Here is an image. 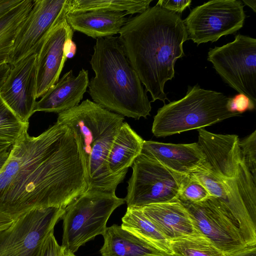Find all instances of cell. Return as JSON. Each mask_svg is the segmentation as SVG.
<instances>
[{
  "label": "cell",
  "instance_id": "6da1fadb",
  "mask_svg": "<svg viewBox=\"0 0 256 256\" xmlns=\"http://www.w3.org/2000/svg\"><path fill=\"white\" fill-rule=\"evenodd\" d=\"M88 189L80 148L56 122L36 136L24 132L0 171V213L14 220L35 209L64 208Z\"/></svg>",
  "mask_w": 256,
  "mask_h": 256
},
{
  "label": "cell",
  "instance_id": "7a4b0ae2",
  "mask_svg": "<svg viewBox=\"0 0 256 256\" xmlns=\"http://www.w3.org/2000/svg\"><path fill=\"white\" fill-rule=\"evenodd\" d=\"M118 36L126 56L154 102L170 101L166 82L174 76V65L185 56L188 40L180 14L154 6L128 18Z\"/></svg>",
  "mask_w": 256,
  "mask_h": 256
},
{
  "label": "cell",
  "instance_id": "3957f363",
  "mask_svg": "<svg viewBox=\"0 0 256 256\" xmlns=\"http://www.w3.org/2000/svg\"><path fill=\"white\" fill-rule=\"evenodd\" d=\"M90 62L94 76L89 82L88 93L94 102L135 120L150 115L151 102L118 36L96 39Z\"/></svg>",
  "mask_w": 256,
  "mask_h": 256
},
{
  "label": "cell",
  "instance_id": "277c9868",
  "mask_svg": "<svg viewBox=\"0 0 256 256\" xmlns=\"http://www.w3.org/2000/svg\"><path fill=\"white\" fill-rule=\"evenodd\" d=\"M124 116L86 99L58 114L56 122L72 132L78 142L88 189L115 193L125 176L112 174L107 158Z\"/></svg>",
  "mask_w": 256,
  "mask_h": 256
},
{
  "label": "cell",
  "instance_id": "5b68a950",
  "mask_svg": "<svg viewBox=\"0 0 256 256\" xmlns=\"http://www.w3.org/2000/svg\"><path fill=\"white\" fill-rule=\"evenodd\" d=\"M230 98L222 92L201 88L198 84L189 86L184 98L158 110L152 132L156 137H166L240 116L229 110Z\"/></svg>",
  "mask_w": 256,
  "mask_h": 256
},
{
  "label": "cell",
  "instance_id": "8992f818",
  "mask_svg": "<svg viewBox=\"0 0 256 256\" xmlns=\"http://www.w3.org/2000/svg\"><path fill=\"white\" fill-rule=\"evenodd\" d=\"M198 131L197 143L206 157L198 170L212 175L224 192L234 198L248 201L255 198L256 178L242 158L238 136L214 134L204 128Z\"/></svg>",
  "mask_w": 256,
  "mask_h": 256
},
{
  "label": "cell",
  "instance_id": "52a82bcc",
  "mask_svg": "<svg viewBox=\"0 0 256 256\" xmlns=\"http://www.w3.org/2000/svg\"><path fill=\"white\" fill-rule=\"evenodd\" d=\"M125 202L115 193L88 189L65 208L62 246L74 254L96 236L103 235L112 212Z\"/></svg>",
  "mask_w": 256,
  "mask_h": 256
},
{
  "label": "cell",
  "instance_id": "ba28073f",
  "mask_svg": "<svg viewBox=\"0 0 256 256\" xmlns=\"http://www.w3.org/2000/svg\"><path fill=\"white\" fill-rule=\"evenodd\" d=\"M124 198L128 208L167 202L178 200L186 175L178 173L141 153L134 160ZM187 175V174H186Z\"/></svg>",
  "mask_w": 256,
  "mask_h": 256
},
{
  "label": "cell",
  "instance_id": "9c48e42d",
  "mask_svg": "<svg viewBox=\"0 0 256 256\" xmlns=\"http://www.w3.org/2000/svg\"><path fill=\"white\" fill-rule=\"evenodd\" d=\"M208 60L224 82L256 104V39L238 34L234 41L210 48Z\"/></svg>",
  "mask_w": 256,
  "mask_h": 256
},
{
  "label": "cell",
  "instance_id": "30bf717a",
  "mask_svg": "<svg viewBox=\"0 0 256 256\" xmlns=\"http://www.w3.org/2000/svg\"><path fill=\"white\" fill-rule=\"evenodd\" d=\"M64 212L62 208L50 207L20 216L0 232V256H40L45 240Z\"/></svg>",
  "mask_w": 256,
  "mask_h": 256
},
{
  "label": "cell",
  "instance_id": "8fae6325",
  "mask_svg": "<svg viewBox=\"0 0 256 256\" xmlns=\"http://www.w3.org/2000/svg\"><path fill=\"white\" fill-rule=\"evenodd\" d=\"M244 8L238 0H210L195 7L183 20L188 40L198 46L234 34L244 26L246 16Z\"/></svg>",
  "mask_w": 256,
  "mask_h": 256
},
{
  "label": "cell",
  "instance_id": "7c38bea8",
  "mask_svg": "<svg viewBox=\"0 0 256 256\" xmlns=\"http://www.w3.org/2000/svg\"><path fill=\"white\" fill-rule=\"evenodd\" d=\"M182 204L197 230L208 237L226 256H233L249 246L236 219L216 198L211 196L202 202Z\"/></svg>",
  "mask_w": 256,
  "mask_h": 256
},
{
  "label": "cell",
  "instance_id": "4fadbf2b",
  "mask_svg": "<svg viewBox=\"0 0 256 256\" xmlns=\"http://www.w3.org/2000/svg\"><path fill=\"white\" fill-rule=\"evenodd\" d=\"M67 2L36 54V98L58 82L66 60L65 46L74 32L66 20Z\"/></svg>",
  "mask_w": 256,
  "mask_h": 256
},
{
  "label": "cell",
  "instance_id": "5bb4252c",
  "mask_svg": "<svg viewBox=\"0 0 256 256\" xmlns=\"http://www.w3.org/2000/svg\"><path fill=\"white\" fill-rule=\"evenodd\" d=\"M66 2L34 0L30 10L16 36L8 62L11 66L24 58L36 54Z\"/></svg>",
  "mask_w": 256,
  "mask_h": 256
},
{
  "label": "cell",
  "instance_id": "9a60e30c",
  "mask_svg": "<svg viewBox=\"0 0 256 256\" xmlns=\"http://www.w3.org/2000/svg\"><path fill=\"white\" fill-rule=\"evenodd\" d=\"M0 96L22 122L29 123L37 99L36 54L11 66L0 90Z\"/></svg>",
  "mask_w": 256,
  "mask_h": 256
},
{
  "label": "cell",
  "instance_id": "2e32d148",
  "mask_svg": "<svg viewBox=\"0 0 256 256\" xmlns=\"http://www.w3.org/2000/svg\"><path fill=\"white\" fill-rule=\"evenodd\" d=\"M142 153L184 175L196 172L206 158L197 142L174 144L144 140Z\"/></svg>",
  "mask_w": 256,
  "mask_h": 256
},
{
  "label": "cell",
  "instance_id": "e0dca14e",
  "mask_svg": "<svg viewBox=\"0 0 256 256\" xmlns=\"http://www.w3.org/2000/svg\"><path fill=\"white\" fill-rule=\"evenodd\" d=\"M89 82L87 70L82 68L76 76L70 70L36 101L34 112L58 114L78 106L86 92Z\"/></svg>",
  "mask_w": 256,
  "mask_h": 256
},
{
  "label": "cell",
  "instance_id": "ac0fdd59",
  "mask_svg": "<svg viewBox=\"0 0 256 256\" xmlns=\"http://www.w3.org/2000/svg\"><path fill=\"white\" fill-rule=\"evenodd\" d=\"M136 208L140 209L169 241L199 232L188 212L179 200Z\"/></svg>",
  "mask_w": 256,
  "mask_h": 256
},
{
  "label": "cell",
  "instance_id": "d6986e66",
  "mask_svg": "<svg viewBox=\"0 0 256 256\" xmlns=\"http://www.w3.org/2000/svg\"><path fill=\"white\" fill-rule=\"evenodd\" d=\"M126 16L121 12L94 10L67 14L66 18L74 32L97 39L119 34L128 20Z\"/></svg>",
  "mask_w": 256,
  "mask_h": 256
},
{
  "label": "cell",
  "instance_id": "ffe728a7",
  "mask_svg": "<svg viewBox=\"0 0 256 256\" xmlns=\"http://www.w3.org/2000/svg\"><path fill=\"white\" fill-rule=\"evenodd\" d=\"M144 140L124 122L110 148L107 158L110 172L114 176H126L129 167L142 153Z\"/></svg>",
  "mask_w": 256,
  "mask_h": 256
},
{
  "label": "cell",
  "instance_id": "44dd1931",
  "mask_svg": "<svg viewBox=\"0 0 256 256\" xmlns=\"http://www.w3.org/2000/svg\"><path fill=\"white\" fill-rule=\"evenodd\" d=\"M102 256H154L166 254L144 242L121 226L114 224L103 234Z\"/></svg>",
  "mask_w": 256,
  "mask_h": 256
},
{
  "label": "cell",
  "instance_id": "7402d4cb",
  "mask_svg": "<svg viewBox=\"0 0 256 256\" xmlns=\"http://www.w3.org/2000/svg\"><path fill=\"white\" fill-rule=\"evenodd\" d=\"M122 221L124 229L164 254L172 255L170 241L140 209L128 207Z\"/></svg>",
  "mask_w": 256,
  "mask_h": 256
},
{
  "label": "cell",
  "instance_id": "603a6c76",
  "mask_svg": "<svg viewBox=\"0 0 256 256\" xmlns=\"http://www.w3.org/2000/svg\"><path fill=\"white\" fill-rule=\"evenodd\" d=\"M152 0H68L67 14L94 10L124 12L132 16L146 10Z\"/></svg>",
  "mask_w": 256,
  "mask_h": 256
},
{
  "label": "cell",
  "instance_id": "cb8c5ba5",
  "mask_svg": "<svg viewBox=\"0 0 256 256\" xmlns=\"http://www.w3.org/2000/svg\"><path fill=\"white\" fill-rule=\"evenodd\" d=\"M34 0H22L0 18V66L8 63L16 36L30 10Z\"/></svg>",
  "mask_w": 256,
  "mask_h": 256
},
{
  "label": "cell",
  "instance_id": "d4e9b609",
  "mask_svg": "<svg viewBox=\"0 0 256 256\" xmlns=\"http://www.w3.org/2000/svg\"><path fill=\"white\" fill-rule=\"evenodd\" d=\"M170 242L174 256H226L208 237L200 232Z\"/></svg>",
  "mask_w": 256,
  "mask_h": 256
},
{
  "label": "cell",
  "instance_id": "484cf974",
  "mask_svg": "<svg viewBox=\"0 0 256 256\" xmlns=\"http://www.w3.org/2000/svg\"><path fill=\"white\" fill-rule=\"evenodd\" d=\"M28 125L22 122L0 96V144H13L28 131Z\"/></svg>",
  "mask_w": 256,
  "mask_h": 256
},
{
  "label": "cell",
  "instance_id": "4316f807",
  "mask_svg": "<svg viewBox=\"0 0 256 256\" xmlns=\"http://www.w3.org/2000/svg\"><path fill=\"white\" fill-rule=\"evenodd\" d=\"M210 196L206 188L192 174L185 176L178 194L182 203H198Z\"/></svg>",
  "mask_w": 256,
  "mask_h": 256
},
{
  "label": "cell",
  "instance_id": "83f0119b",
  "mask_svg": "<svg viewBox=\"0 0 256 256\" xmlns=\"http://www.w3.org/2000/svg\"><path fill=\"white\" fill-rule=\"evenodd\" d=\"M238 144L246 166L256 178V130L240 140Z\"/></svg>",
  "mask_w": 256,
  "mask_h": 256
},
{
  "label": "cell",
  "instance_id": "f1b7e54d",
  "mask_svg": "<svg viewBox=\"0 0 256 256\" xmlns=\"http://www.w3.org/2000/svg\"><path fill=\"white\" fill-rule=\"evenodd\" d=\"M255 106L256 104L247 96L241 93L230 98L228 104V109L230 112L240 114L246 110H252Z\"/></svg>",
  "mask_w": 256,
  "mask_h": 256
},
{
  "label": "cell",
  "instance_id": "f546056e",
  "mask_svg": "<svg viewBox=\"0 0 256 256\" xmlns=\"http://www.w3.org/2000/svg\"><path fill=\"white\" fill-rule=\"evenodd\" d=\"M62 252L63 248L58 244L52 232L45 240L40 256H62Z\"/></svg>",
  "mask_w": 256,
  "mask_h": 256
},
{
  "label": "cell",
  "instance_id": "4dcf8cb0",
  "mask_svg": "<svg viewBox=\"0 0 256 256\" xmlns=\"http://www.w3.org/2000/svg\"><path fill=\"white\" fill-rule=\"evenodd\" d=\"M191 2V0H160L156 5L169 12L180 14L190 5Z\"/></svg>",
  "mask_w": 256,
  "mask_h": 256
},
{
  "label": "cell",
  "instance_id": "1f68e13d",
  "mask_svg": "<svg viewBox=\"0 0 256 256\" xmlns=\"http://www.w3.org/2000/svg\"><path fill=\"white\" fill-rule=\"evenodd\" d=\"M22 1V0H0V18Z\"/></svg>",
  "mask_w": 256,
  "mask_h": 256
},
{
  "label": "cell",
  "instance_id": "d6a6232c",
  "mask_svg": "<svg viewBox=\"0 0 256 256\" xmlns=\"http://www.w3.org/2000/svg\"><path fill=\"white\" fill-rule=\"evenodd\" d=\"M76 50V44L72 39L69 40L66 43L64 48V55L66 58H72L75 55Z\"/></svg>",
  "mask_w": 256,
  "mask_h": 256
},
{
  "label": "cell",
  "instance_id": "836d02e7",
  "mask_svg": "<svg viewBox=\"0 0 256 256\" xmlns=\"http://www.w3.org/2000/svg\"><path fill=\"white\" fill-rule=\"evenodd\" d=\"M10 68L11 66L8 63L0 66V90L8 74Z\"/></svg>",
  "mask_w": 256,
  "mask_h": 256
},
{
  "label": "cell",
  "instance_id": "e575fe53",
  "mask_svg": "<svg viewBox=\"0 0 256 256\" xmlns=\"http://www.w3.org/2000/svg\"><path fill=\"white\" fill-rule=\"evenodd\" d=\"M14 222L10 217L0 213V232L8 228Z\"/></svg>",
  "mask_w": 256,
  "mask_h": 256
},
{
  "label": "cell",
  "instance_id": "d590c367",
  "mask_svg": "<svg viewBox=\"0 0 256 256\" xmlns=\"http://www.w3.org/2000/svg\"><path fill=\"white\" fill-rule=\"evenodd\" d=\"M233 256H256V246H248L244 250Z\"/></svg>",
  "mask_w": 256,
  "mask_h": 256
},
{
  "label": "cell",
  "instance_id": "8d00e7d4",
  "mask_svg": "<svg viewBox=\"0 0 256 256\" xmlns=\"http://www.w3.org/2000/svg\"><path fill=\"white\" fill-rule=\"evenodd\" d=\"M10 150L5 152L4 153L0 156V171L2 169V167L4 166L8 158Z\"/></svg>",
  "mask_w": 256,
  "mask_h": 256
},
{
  "label": "cell",
  "instance_id": "74e56055",
  "mask_svg": "<svg viewBox=\"0 0 256 256\" xmlns=\"http://www.w3.org/2000/svg\"><path fill=\"white\" fill-rule=\"evenodd\" d=\"M242 2L246 6H250L254 12H256V0H242Z\"/></svg>",
  "mask_w": 256,
  "mask_h": 256
},
{
  "label": "cell",
  "instance_id": "f35d334b",
  "mask_svg": "<svg viewBox=\"0 0 256 256\" xmlns=\"http://www.w3.org/2000/svg\"><path fill=\"white\" fill-rule=\"evenodd\" d=\"M12 145L10 144H0V156L10 150Z\"/></svg>",
  "mask_w": 256,
  "mask_h": 256
},
{
  "label": "cell",
  "instance_id": "ab89813d",
  "mask_svg": "<svg viewBox=\"0 0 256 256\" xmlns=\"http://www.w3.org/2000/svg\"><path fill=\"white\" fill-rule=\"evenodd\" d=\"M62 256H76L74 254L66 250L63 249Z\"/></svg>",
  "mask_w": 256,
  "mask_h": 256
},
{
  "label": "cell",
  "instance_id": "60d3db41",
  "mask_svg": "<svg viewBox=\"0 0 256 256\" xmlns=\"http://www.w3.org/2000/svg\"><path fill=\"white\" fill-rule=\"evenodd\" d=\"M154 256H174L173 255H168V254H163V255Z\"/></svg>",
  "mask_w": 256,
  "mask_h": 256
}]
</instances>
